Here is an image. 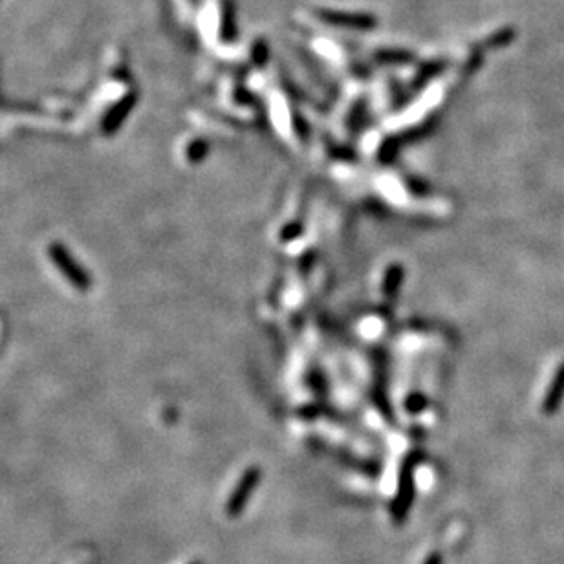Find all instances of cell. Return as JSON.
I'll list each match as a JSON object with an SVG mask.
<instances>
[{
	"label": "cell",
	"mask_w": 564,
	"mask_h": 564,
	"mask_svg": "<svg viewBox=\"0 0 564 564\" xmlns=\"http://www.w3.org/2000/svg\"><path fill=\"white\" fill-rule=\"evenodd\" d=\"M261 478H262V471L258 467H249V469H246V473L240 476V480L237 482L235 490L231 491V494H229L228 504H225V513H228L229 517L231 518L238 517V515L246 509L247 502L251 499L253 491L256 490V485H258Z\"/></svg>",
	"instance_id": "2"
},
{
	"label": "cell",
	"mask_w": 564,
	"mask_h": 564,
	"mask_svg": "<svg viewBox=\"0 0 564 564\" xmlns=\"http://www.w3.org/2000/svg\"><path fill=\"white\" fill-rule=\"evenodd\" d=\"M191 564H202V563H200V560H192Z\"/></svg>",
	"instance_id": "9"
},
{
	"label": "cell",
	"mask_w": 564,
	"mask_h": 564,
	"mask_svg": "<svg viewBox=\"0 0 564 564\" xmlns=\"http://www.w3.org/2000/svg\"><path fill=\"white\" fill-rule=\"evenodd\" d=\"M412 469H414V461L409 460L401 469L400 485H398V493L394 497V502L391 506L392 520L400 526L407 520L410 508H412V500H414V478H412Z\"/></svg>",
	"instance_id": "3"
},
{
	"label": "cell",
	"mask_w": 564,
	"mask_h": 564,
	"mask_svg": "<svg viewBox=\"0 0 564 564\" xmlns=\"http://www.w3.org/2000/svg\"><path fill=\"white\" fill-rule=\"evenodd\" d=\"M424 564H443V557L440 551H433V553L427 555V559L424 560Z\"/></svg>",
	"instance_id": "8"
},
{
	"label": "cell",
	"mask_w": 564,
	"mask_h": 564,
	"mask_svg": "<svg viewBox=\"0 0 564 564\" xmlns=\"http://www.w3.org/2000/svg\"><path fill=\"white\" fill-rule=\"evenodd\" d=\"M48 256L53 262L57 271L68 280L72 288L79 289V291H88L92 288V277L86 271V268L81 264L74 256V253L61 242H51L48 246Z\"/></svg>",
	"instance_id": "1"
},
{
	"label": "cell",
	"mask_w": 564,
	"mask_h": 564,
	"mask_svg": "<svg viewBox=\"0 0 564 564\" xmlns=\"http://www.w3.org/2000/svg\"><path fill=\"white\" fill-rule=\"evenodd\" d=\"M321 17L324 22L348 26V28H370V26H374V20H370V17H363V15L332 13V11H327V13H322Z\"/></svg>",
	"instance_id": "5"
},
{
	"label": "cell",
	"mask_w": 564,
	"mask_h": 564,
	"mask_svg": "<svg viewBox=\"0 0 564 564\" xmlns=\"http://www.w3.org/2000/svg\"><path fill=\"white\" fill-rule=\"evenodd\" d=\"M131 107H132L131 99H126V101L119 103V105L114 108L112 112L105 117V122H103V131L107 132V134H112V132H116L117 129H119V125L123 123V119H125L126 114H129V110H131Z\"/></svg>",
	"instance_id": "6"
},
{
	"label": "cell",
	"mask_w": 564,
	"mask_h": 564,
	"mask_svg": "<svg viewBox=\"0 0 564 564\" xmlns=\"http://www.w3.org/2000/svg\"><path fill=\"white\" fill-rule=\"evenodd\" d=\"M564 398V363L559 365V369L551 379V387L546 392L544 401H542V412L544 414H553L559 409L560 401Z\"/></svg>",
	"instance_id": "4"
},
{
	"label": "cell",
	"mask_w": 564,
	"mask_h": 564,
	"mask_svg": "<svg viewBox=\"0 0 564 564\" xmlns=\"http://www.w3.org/2000/svg\"><path fill=\"white\" fill-rule=\"evenodd\" d=\"M205 154H207V145H205L204 141L196 140L192 141V143L189 145V149H187V159L192 162V164H196V162H200V159L204 158Z\"/></svg>",
	"instance_id": "7"
}]
</instances>
